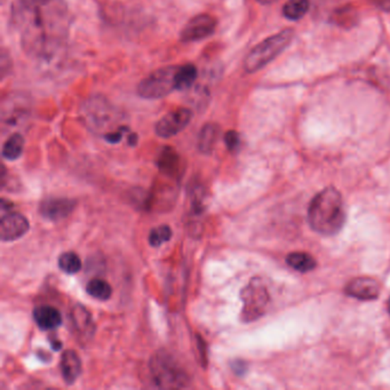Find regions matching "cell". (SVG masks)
Returning <instances> with one entry per match:
<instances>
[{
    "mask_svg": "<svg viewBox=\"0 0 390 390\" xmlns=\"http://www.w3.org/2000/svg\"><path fill=\"white\" fill-rule=\"evenodd\" d=\"M346 293L355 299L370 301V300L378 299L380 295V285L375 279L360 277V279H353L346 286Z\"/></svg>",
    "mask_w": 390,
    "mask_h": 390,
    "instance_id": "12",
    "label": "cell"
},
{
    "mask_svg": "<svg viewBox=\"0 0 390 390\" xmlns=\"http://www.w3.org/2000/svg\"><path fill=\"white\" fill-rule=\"evenodd\" d=\"M309 224L322 235H336L345 224L343 200L336 188H327L312 198L308 209Z\"/></svg>",
    "mask_w": 390,
    "mask_h": 390,
    "instance_id": "2",
    "label": "cell"
},
{
    "mask_svg": "<svg viewBox=\"0 0 390 390\" xmlns=\"http://www.w3.org/2000/svg\"><path fill=\"white\" fill-rule=\"evenodd\" d=\"M286 262L291 268L300 272H310L316 267V260L305 252H293L286 257Z\"/></svg>",
    "mask_w": 390,
    "mask_h": 390,
    "instance_id": "20",
    "label": "cell"
},
{
    "mask_svg": "<svg viewBox=\"0 0 390 390\" xmlns=\"http://www.w3.org/2000/svg\"><path fill=\"white\" fill-rule=\"evenodd\" d=\"M34 319L40 330H55L62 324V315L51 305H39L35 308Z\"/></svg>",
    "mask_w": 390,
    "mask_h": 390,
    "instance_id": "15",
    "label": "cell"
},
{
    "mask_svg": "<svg viewBox=\"0 0 390 390\" xmlns=\"http://www.w3.org/2000/svg\"><path fill=\"white\" fill-rule=\"evenodd\" d=\"M76 206V202L70 198H45L40 203L39 213L44 219L49 221H60L68 218Z\"/></svg>",
    "mask_w": 390,
    "mask_h": 390,
    "instance_id": "11",
    "label": "cell"
},
{
    "mask_svg": "<svg viewBox=\"0 0 390 390\" xmlns=\"http://www.w3.org/2000/svg\"><path fill=\"white\" fill-rule=\"evenodd\" d=\"M257 3L262 4V5H268V4H272L275 1V0H257Z\"/></svg>",
    "mask_w": 390,
    "mask_h": 390,
    "instance_id": "33",
    "label": "cell"
},
{
    "mask_svg": "<svg viewBox=\"0 0 390 390\" xmlns=\"http://www.w3.org/2000/svg\"><path fill=\"white\" fill-rule=\"evenodd\" d=\"M224 143L227 145L228 150L230 152H236L238 149L239 145H240V139H239V134L236 130H229L224 135Z\"/></svg>",
    "mask_w": 390,
    "mask_h": 390,
    "instance_id": "26",
    "label": "cell"
},
{
    "mask_svg": "<svg viewBox=\"0 0 390 390\" xmlns=\"http://www.w3.org/2000/svg\"><path fill=\"white\" fill-rule=\"evenodd\" d=\"M388 312H389L390 314V299L389 301H388Z\"/></svg>",
    "mask_w": 390,
    "mask_h": 390,
    "instance_id": "34",
    "label": "cell"
},
{
    "mask_svg": "<svg viewBox=\"0 0 390 390\" xmlns=\"http://www.w3.org/2000/svg\"><path fill=\"white\" fill-rule=\"evenodd\" d=\"M156 163L162 172L165 173L166 176H176L180 170L181 158L174 149L171 147H165L158 156Z\"/></svg>",
    "mask_w": 390,
    "mask_h": 390,
    "instance_id": "17",
    "label": "cell"
},
{
    "mask_svg": "<svg viewBox=\"0 0 390 390\" xmlns=\"http://www.w3.org/2000/svg\"><path fill=\"white\" fill-rule=\"evenodd\" d=\"M11 22L28 55L51 60L67 40L69 9L64 0H16Z\"/></svg>",
    "mask_w": 390,
    "mask_h": 390,
    "instance_id": "1",
    "label": "cell"
},
{
    "mask_svg": "<svg viewBox=\"0 0 390 390\" xmlns=\"http://www.w3.org/2000/svg\"><path fill=\"white\" fill-rule=\"evenodd\" d=\"M173 231L170 226L163 224L161 227L154 228L149 233L148 240L149 244L152 248H159L163 245L164 243H167L172 238Z\"/></svg>",
    "mask_w": 390,
    "mask_h": 390,
    "instance_id": "24",
    "label": "cell"
},
{
    "mask_svg": "<svg viewBox=\"0 0 390 390\" xmlns=\"http://www.w3.org/2000/svg\"><path fill=\"white\" fill-rule=\"evenodd\" d=\"M218 21L211 14H200L191 18L182 29L180 39L183 43H194L214 34Z\"/></svg>",
    "mask_w": 390,
    "mask_h": 390,
    "instance_id": "7",
    "label": "cell"
},
{
    "mask_svg": "<svg viewBox=\"0 0 390 390\" xmlns=\"http://www.w3.org/2000/svg\"><path fill=\"white\" fill-rule=\"evenodd\" d=\"M293 38L294 31L286 29L261 42L248 53L244 61V69L246 73H257L266 67L267 64L275 60L279 54L288 49Z\"/></svg>",
    "mask_w": 390,
    "mask_h": 390,
    "instance_id": "4",
    "label": "cell"
},
{
    "mask_svg": "<svg viewBox=\"0 0 390 390\" xmlns=\"http://www.w3.org/2000/svg\"><path fill=\"white\" fill-rule=\"evenodd\" d=\"M180 66L159 68L143 78L138 85V94L145 100H156L176 91V76Z\"/></svg>",
    "mask_w": 390,
    "mask_h": 390,
    "instance_id": "5",
    "label": "cell"
},
{
    "mask_svg": "<svg viewBox=\"0 0 390 390\" xmlns=\"http://www.w3.org/2000/svg\"><path fill=\"white\" fill-rule=\"evenodd\" d=\"M86 292H87L94 299L101 300V301H106L110 299L112 294V288L109 283L103 279H92L86 286Z\"/></svg>",
    "mask_w": 390,
    "mask_h": 390,
    "instance_id": "22",
    "label": "cell"
},
{
    "mask_svg": "<svg viewBox=\"0 0 390 390\" xmlns=\"http://www.w3.org/2000/svg\"><path fill=\"white\" fill-rule=\"evenodd\" d=\"M309 0H288L283 7V14L291 21H298L308 13Z\"/></svg>",
    "mask_w": 390,
    "mask_h": 390,
    "instance_id": "21",
    "label": "cell"
},
{
    "mask_svg": "<svg viewBox=\"0 0 390 390\" xmlns=\"http://www.w3.org/2000/svg\"><path fill=\"white\" fill-rule=\"evenodd\" d=\"M243 310L242 321L245 323L257 321L266 314L269 305V292L260 279H253L240 292Z\"/></svg>",
    "mask_w": 390,
    "mask_h": 390,
    "instance_id": "6",
    "label": "cell"
},
{
    "mask_svg": "<svg viewBox=\"0 0 390 390\" xmlns=\"http://www.w3.org/2000/svg\"><path fill=\"white\" fill-rule=\"evenodd\" d=\"M198 338V342H197V347H198V349H200V357H202V360H200V362L203 364L204 366L206 365V363H207V355H206V343L205 341H204L203 338H200V336H197Z\"/></svg>",
    "mask_w": 390,
    "mask_h": 390,
    "instance_id": "28",
    "label": "cell"
},
{
    "mask_svg": "<svg viewBox=\"0 0 390 390\" xmlns=\"http://www.w3.org/2000/svg\"><path fill=\"white\" fill-rule=\"evenodd\" d=\"M231 367H233V372L236 373L238 375H243L246 372V364L242 360H236L231 364Z\"/></svg>",
    "mask_w": 390,
    "mask_h": 390,
    "instance_id": "29",
    "label": "cell"
},
{
    "mask_svg": "<svg viewBox=\"0 0 390 390\" xmlns=\"http://www.w3.org/2000/svg\"><path fill=\"white\" fill-rule=\"evenodd\" d=\"M112 106L108 101L102 97H91L86 101L83 108L82 114L84 119L95 128H102L106 123H109L112 117Z\"/></svg>",
    "mask_w": 390,
    "mask_h": 390,
    "instance_id": "10",
    "label": "cell"
},
{
    "mask_svg": "<svg viewBox=\"0 0 390 390\" xmlns=\"http://www.w3.org/2000/svg\"><path fill=\"white\" fill-rule=\"evenodd\" d=\"M49 341H51V348H53V351H60L61 348H62V342H61L56 336H55V338H49Z\"/></svg>",
    "mask_w": 390,
    "mask_h": 390,
    "instance_id": "31",
    "label": "cell"
},
{
    "mask_svg": "<svg viewBox=\"0 0 390 390\" xmlns=\"http://www.w3.org/2000/svg\"><path fill=\"white\" fill-rule=\"evenodd\" d=\"M61 373L64 382L73 384L82 374V360L76 351H66L61 356Z\"/></svg>",
    "mask_w": 390,
    "mask_h": 390,
    "instance_id": "14",
    "label": "cell"
},
{
    "mask_svg": "<svg viewBox=\"0 0 390 390\" xmlns=\"http://www.w3.org/2000/svg\"><path fill=\"white\" fill-rule=\"evenodd\" d=\"M126 130H128L126 126H121V128H117L116 130H112L109 133L104 134V140H106V142L112 143V145L118 143L123 135H124V132H126Z\"/></svg>",
    "mask_w": 390,
    "mask_h": 390,
    "instance_id": "27",
    "label": "cell"
},
{
    "mask_svg": "<svg viewBox=\"0 0 390 390\" xmlns=\"http://www.w3.org/2000/svg\"><path fill=\"white\" fill-rule=\"evenodd\" d=\"M193 118V111L188 108H178L169 112L158 121L154 132L159 138L170 139L187 128Z\"/></svg>",
    "mask_w": 390,
    "mask_h": 390,
    "instance_id": "8",
    "label": "cell"
},
{
    "mask_svg": "<svg viewBox=\"0 0 390 390\" xmlns=\"http://www.w3.org/2000/svg\"><path fill=\"white\" fill-rule=\"evenodd\" d=\"M30 224L25 215L20 213H8L0 220V239L3 242H14L25 236L29 231Z\"/></svg>",
    "mask_w": 390,
    "mask_h": 390,
    "instance_id": "9",
    "label": "cell"
},
{
    "mask_svg": "<svg viewBox=\"0 0 390 390\" xmlns=\"http://www.w3.org/2000/svg\"><path fill=\"white\" fill-rule=\"evenodd\" d=\"M375 6L390 12V0H371Z\"/></svg>",
    "mask_w": 390,
    "mask_h": 390,
    "instance_id": "30",
    "label": "cell"
},
{
    "mask_svg": "<svg viewBox=\"0 0 390 390\" xmlns=\"http://www.w3.org/2000/svg\"><path fill=\"white\" fill-rule=\"evenodd\" d=\"M71 321L77 336L82 341H88L92 339L95 331L93 318L88 312L87 309L82 305H76L71 312Z\"/></svg>",
    "mask_w": 390,
    "mask_h": 390,
    "instance_id": "13",
    "label": "cell"
},
{
    "mask_svg": "<svg viewBox=\"0 0 390 390\" xmlns=\"http://www.w3.org/2000/svg\"><path fill=\"white\" fill-rule=\"evenodd\" d=\"M25 138L20 133H14L9 136L6 142L3 145V157L7 161H16L21 157L23 149H25Z\"/></svg>",
    "mask_w": 390,
    "mask_h": 390,
    "instance_id": "18",
    "label": "cell"
},
{
    "mask_svg": "<svg viewBox=\"0 0 390 390\" xmlns=\"http://www.w3.org/2000/svg\"><path fill=\"white\" fill-rule=\"evenodd\" d=\"M12 67L13 63L11 55H9L6 49H3L1 56H0V75H1V79H5V77L8 76Z\"/></svg>",
    "mask_w": 390,
    "mask_h": 390,
    "instance_id": "25",
    "label": "cell"
},
{
    "mask_svg": "<svg viewBox=\"0 0 390 390\" xmlns=\"http://www.w3.org/2000/svg\"><path fill=\"white\" fill-rule=\"evenodd\" d=\"M198 77V70L194 64H185L178 67L176 76V91H187L194 85Z\"/></svg>",
    "mask_w": 390,
    "mask_h": 390,
    "instance_id": "19",
    "label": "cell"
},
{
    "mask_svg": "<svg viewBox=\"0 0 390 390\" xmlns=\"http://www.w3.org/2000/svg\"><path fill=\"white\" fill-rule=\"evenodd\" d=\"M149 372L157 388L181 389L189 384V378L176 358L166 351H158L149 362Z\"/></svg>",
    "mask_w": 390,
    "mask_h": 390,
    "instance_id": "3",
    "label": "cell"
},
{
    "mask_svg": "<svg viewBox=\"0 0 390 390\" xmlns=\"http://www.w3.org/2000/svg\"><path fill=\"white\" fill-rule=\"evenodd\" d=\"M220 135V128L215 123H207L204 125L198 136V150L202 154H212L215 145L218 142Z\"/></svg>",
    "mask_w": 390,
    "mask_h": 390,
    "instance_id": "16",
    "label": "cell"
},
{
    "mask_svg": "<svg viewBox=\"0 0 390 390\" xmlns=\"http://www.w3.org/2000/svg\"><path fill=\"white\" fill-rule=\"evenodd\" d=\"M82 260L73 252H66L59 257V268L68 275H73L82 269Z\"/></svg>",
    "mask_w": 390,
    "mask_h": 390,
    "instance_id": "23",
    "label": "cell"
},
{
    "mask_svg": "<svg viewBox=\"0 0 390 390\" xmlns=\"http://www.w3.org/2000/svg\"><path fill=\"white\" fill-rule=\"evenodd\" d=\"M138 140H139V138H138V134H135V133L128 134V145H130V147H135V145H138Z\"/></svg>",
    "mask_w": 390,
    "mask_h": 390,
    "instance_id": "32",
    "label": "cell"
}]
</instances>
